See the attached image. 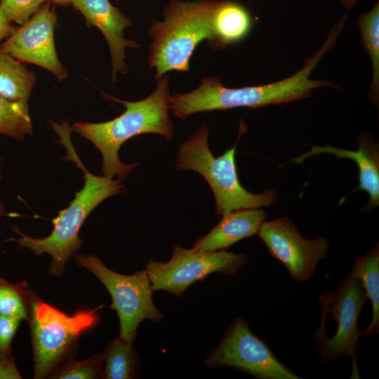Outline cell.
<instances>
[{"mask_svg": "<svg viewBox=\"0 0 379 379\" xmlns=\"http://www.w3.org/2000/svg\"><path fill=\"white\" fill-rule=\"evenodd\" d=\"M51 1L45 2L25 23L16 27L0 45V51L20 62L40 66L58 79L67 77L55 49L54 27L57 15Z\"/></svg>", "mask_w": 379, "mask_h": 379, "instance_id": "7c38bea8", "label": "cell"}, {"mask_svg": "<svg viewBox=\"0 0 379 379\" xmlns=\"http://www.w3.org/2000/svg\"><path fill=\"white\" fill-rule=\"evenodd\" d=\"M77 264L93 274L107 288L112 298L109 307L117 312L119 337L130 344L136 338V331L145 319L159 322L163 313L152 300L154 290L146 270L131 275L117 273L109 269L94 255H75Z\"/></svg>", "mask_w": 379, "mask_h": 379, "instance_id": "ba28073f", "label": "cell"}, {"mask_svg": "<svg viewBox=\"0 0 379 379\" xmlns=\"http://www.w3.org/2000/svg\"><path fill=\"white\" fill-rule=\"evenodd\" d=\"M72 5L84 16L86 26L97 27L104 36L111 55L112 82L117 75L126 74V48H138L134 41L126 39L124 29L132 26V20L113 6L109 0H72Z\"/></svg>", "mask_w": 379, "mask_h": 379, "instance_id": "4fadbf2b", "label": "cell"}, {"mask_svg": "<svg viewBox=\"0 0 379 379\" xmlns=\"http://www.w3.org/2000/svg\"><path fill=\"white\" fill-rule=\"evenodd\" d=\"M215 2L171 0L164 9L163 20L152 23L148 62L156 69L155 79L170 71L190 70V59L199 44L212 41Z\"/></svg>", "mask_w": 379, "mask_h": 379, "instance_id": "277c9868", "label": "cell"}, {"mask_svg": "<svg viewBox=\"0 0 379 379\" xmlns=\"http://www.w3.org/2000/svg\"><path fill=\"white\" fill-rule=\"evenodd\" d=\"M270 253L288 270L296 281H305L314 273L319 262L326 259L329 248L321 236L312 240L303 238L287 218L263 222L258 234Z\"/></svg>", "mask_w": 379, "mask_h": 379, "instance_id": "8fae6325", "label": "cell"}, {"mask_svg": "<svg viewBox=\"0 0 379 379\" xmlns=\"http://www.w3.org/2000/svg\"><path fill=\"white\" fill-rule=\"evenodd\" d=\"M360 34V43L368 54L372 69V77L368 92L371 102L378 107L379 103V2L375 1L372 8L361 13L357 19Z\"/></svg>", "mask_w": 379, "mask_h": 379, "instance_id": "d6986e66", "label": "cell"}, {"mask_svg": "<svg viewBox=\"0 0 379 379\" xmlns=\"http://www.w3.org/2000/svg\"><path fill=\"white\" fill-rule=\"evenodd\" d=\"M11 352L0 354V379H20Z\"/></svg>", "mask_w": 379, "mask_h": 379, "instance_id": "484cf974", "label": "cell"}, {"mask_svg": "<svg viewBox=\"0 0 379 379\" xmlns=\"http://www.w3.org/2000/svg\"><path fill=\"white\" fill-rule=\"evenodd\" d=\"M253 18L241 4L216 1L213 13V39L211 48L220 51L244 40L251 32Z\"/></svg>", "mask_w": 379, "mask_h": 379, "instance_id": "2e32d148", "label": "cell"}, {"mask_svg": "<svg viewBox=\"0 0 379 379\" xmlns=\"http://www.w3.org/2000/svg\"><path fill=\"white\" fill-rule=\"evenodd\" d=\"M32 131L27 102L11 100L0 95V134L22 141Z\"/></svg>", "mask_w": 379, "mask_h": 379, "instance_id": "44dd1931", "label": "cell"}, {"mask_svg": "<svg viewBox=\"0 0 379 379\" xmlns=\"http://www.w3.org/2000/svg\"><path fill=\"white\" fill-rule=\"evenodd\" d=\"M350 273L361 281L372 304L371 324L366 329L361 332V336L374 337L379 331V246L378 242L366 255L357 257Z\"/></svg>", "mask_w": 379, "mask_h": 379, "instance_id": "e0dca14e", "label": "cell"}, {"mask_svg": "<svg viewBox=\"0 0 379 379\" xmlns=\"http://www.w3.org/2000/svg\"><path fill=\"white\" fill-rule=\"evenodd\" d=\"M51 3L60 5V6H69L72 4V0H48Z\"/></svg>", "mask_w": 379, "mask_h": 379, "instance_id": "f1b7e54d", "label": "cell"}, {"mask_svg": "<svg viewBox=\"0 0 379 379\" xmlns=\"http://www.w3.org/2000/svg\"><path fill=\"white\" fill-rule=\"evenodd\" d=\"M103 97L121 103L124 112L119 117L105 122L77 121L71 127L93 143L102 157V172L110 178L125 179L138 163L126 164L119 158L122 145L134 136L154 133L168 140L174 138L173 125L168 114L170 100L169 77L164 75L158 80L156 89L145 99L129 102L107 93Z\"/></svg>", "mask_w": 379, "mask_h": 379, "instance_id": "3957f363", "label": "cell"}, {"mask_svg": "<svg viewBox=\"0 0 379 379\" xmlns=\"http://www.w3.org/2000/svg\"><path fill=\"white\" fill-rule=\"evenodd\" d=\"M208 132L209 127L203 123L180 146L176 159L178 170L194 171L204 178L215 197V215L270 206L277 196L274 190H266L256 194L248 192L239 182L235 161L237 142L223 154L215 157L208 146Z\"/></svg>", "mask_w": 379, "mask_h": 379, "instance_id": "5b68a950", "label": "cell"}, {"mask_svg": "<svg viewBox=\"0 0 379 379\" xmlns=\"http://www.w3.org/2000/svg\"><path fill=\"white\" fill-rule=\"evenodd\" d=\"M105 368L102 378L129 379L135 378L140 371L139 356L121 337L110 342L104 353Z\"/></svg>", "mask_w": 379, "mask_h": 379, "instance_id": "ffe728a7", "label": "cell"}, {"mask_svg": "<svg viewBox=\"0 0 379 379\" xmlns=\"http://www.w3.org/2000/svg\"><path fill=\"white\" fill-rule=\"evenodd\" d=\"M104 354H95L84 361H69L51 375L52 378L92 379L102 378Z\"/></svg>", "mask_w": 379, "mask_h": 379, "instance_id": "603a6c76", "label": "cell"}, {"mask_svg": "<svg viewBox=\"0 0 379 379\" xmlns=\"http://www.w3.org/2000/svg\"><path fill=\"white\" fill-rule=\"evenodd\" d=\"M48 0H0V8L11 22L25 23Z\"/></svg>", "mask_w": 379, "mask_h": 379, "instance_id": "cb8c5ba5", "label": "cell"}, {"mask_svg": "<svg viewBox=\"0 0 379 379\" xmlns=\"http://www.w3.org/2000/svg\"><path fill=\"white\" fill-rule=\"evenodd\" d=\"M32 297L25 282L15 284L0 277V314L28 320Z\"/></svg>", "mask_w": 379, "mask_h": 379, "instance_id": "7402d4cb", "label": "cell"}, {"mask_svg": "<svg viewBox=\"0 0 379 379\" xmlns=\"http://www.w3.org/2000/svg\"><path fill=\"white\" fill-rule=\"evenodd\" d=\"M21 321L15 317L0 314V354L11 352V343Z\"/></svg>", "mask_w": 379, "mask_h": 379, "instance_id": "d4e9b609", "label": "cell"}, {"mask_svg": "<svg viewBox=\"0 0 379 379\" xmlns=\"http://www.w3.org/2000/svg\"><path fill=\"white\" fill-rule=\"evenodd\" d=\"M84 309L72 315L32 297L29 324L34 357V378L51 375L76 347L80 335L98 321V309Z\"/></svg>", "mask_w": 379, "mask_h": 379, "instance_id": "8992f818", "label": "cell"}, {"mask_svg": "<svg viewBox=\"0 0 379 379\" xmlns=\"http://www.w3.org/2000/svg\"><path fill=\"white\" fill-rule=\"evenodd\" d=\"M61 142L67 149L65 160L75 163L84 175L83 188L75 194L74 199L58 215L52 220L53 229L42 238H34L24 234L17 225L11 230L18 237L11 239L22 248H29L36 255L47 253L51 257L48 273L60 276L65 272L69 257L75 255L82 245L79 230L91 213L106 199L125 191L121 180L98 176L88 171L77 156L70 140L71 127L67 121L51 122Z\"/></svg>", "mask_w": 379, "mask_h": 379, "instance_id": "7a4b0ae2", "label": "cell"}, {"mask_svg": "<svg viewBox=\"0 0 379 379\" xmlns=\"http://www.w3.org/2000/svg\"><path fill=\"white\" fill-rule=\"evenodd\" d=\"M318 299L322 318L314 340L320 359L328 362L347 356L354 359L361 337L358 317L368 300L361 281L349 273L335 293H325Z\"/></svg>", "mask_w": 379, "mask_h": 379, "instance_id": "52a82bcc", "label": "cell"}, {"mask_svg": "<svg viewBox=\"0 0 379 379\" xmlns=\"http://www.w3.org/2000/svg\"><path fill=\"white\" fill-rule=\"evenodd\" d=\"M340 4L345 8L346 11H349L357 4L358 0H339Z\"/></svg>", "mask_w": 379, "mask_h": 379, "instance_id": "83f0119b", "label": "cell"}, {"mask_svg": "<svg viewBox=\"0 0 379 379\" xmlns=\"http://www.w3.org/2000/svg\"><path fill=\"white\" fill-rule=\"evenodd\" d=\"M36 81V74L24 63L0 51V95L27 102Z\"/></svg>", "mask_w": 379, "mask_h": 379, "instance_id": "ac0fdd59", "label": "cell"}, {"mask_svg": "<svg viewBox=\"0 0 379 379\" xmlns=\"http://www.w3.org/2000/svg\"><path fill=\"white\" fill-rule=\"evenodd\" d=\"M1 180H2V171H1V166H0V182ZM4 212H5L4 206L2 201L0 199V220H1V218H3L4 215Z\"/></svg>", "mask_w": 379, "mask_h": 379, "instance_id": "f546056e", "label": "cell"}, {"mask_svg": "<svg viewBox=\"0 0 379 379\" xmlns=\"http://www.w3.org/2000/svg\"><path fill=\"white\" fill-rule=\"evenodd\" d=\"M359 147L356 151L325 146H312L310 152L293 159L291 162L300 164L306 158L319 154H331L338 159H350L359 168V186L352 192L363 190L369 195V201L362 211H373L379 205V148L368 132L358 136Z\"/></svg>", "mask_w": 379, "mask_h": 379, "instance_id": "5bb4252c", "label": "cell"}, {"mask_svg": "<svg viewBox=\"0 0 379 379\" xmlns=\"http://www.w3.org/2000/svg\"><path fill=\"white\" fill-rule=\"evenodd\" d=\"M16 28L8 21L0 8V43L6 39Z\"/></svg>", "mask_w": 379, "mask_h": 379, "instance_id": "4316f807", "label": "cell"}, {"mask_svg": "<svg viewBox=\"0 0 379 379\" xmlns=\"http://www.w3.org/2000/svg\"><path fill=\"white\" fill-rule=\"evenodd\" d=\"M205 364L211 368L232 366L257 379L301 378L275 357L241 317L230 325Z\"/></svg>", "mask_w": 379, "mask_h": 379, "instance_id": "30bf717a", "label": "cell"}, {"mask_svg": "<svg viewBox=\"0 0 379 379\" xmlns=\"http://www.w3.org/2000/svg\"><path fill=\"white\" fill-rule=\"evenodd\" d=\"M248 262L245 253L201 251L177 245L168 262L149 260L145 270L154 291H165L181 297L189 286L209 274L236 275Z\"/></svg>", "mask_w": 379, "mask_h": 379, "instance_id": "9c48e42d", "label": "cell"}, {"mask_svg": "<svg viewBox=\"0 0 379 379\" xmlns=\"http://www.w3.org/2000/svg\"><path fill=\"white\" fill-rule=\"evenodd\" d=\"M342 32L341 25H333L317 51L305 60L300 69L287 78L259 86L227 88L218 77H204L196 89L171 96L169 109L175 117L184 119L202 112L284 105L310 98L312 91L319 88L342 89L330 81L310 79L313 70L335 45Z\"/></svg>", "mask_w": 379, "mask_h": 379, "instance_id": "6da1fadb", "label": "cell"}, {"mask_svg": "<svg viewBox=\"0 0 379 379\" xmlns=\"http://www.w3.org/2000/svg\"><path fill=\"white\" fill-rule=\"evenodd\" d=\"M267 218L264 210L246 208L232 211L205 236L199 238L192 248L201 251L225 250L240 240L257 234Z\"/></svg>", "mask_w": 379, "mask_h": 379, "instance_id": "9a60e30c", "label": "cell"}]
</instances>
